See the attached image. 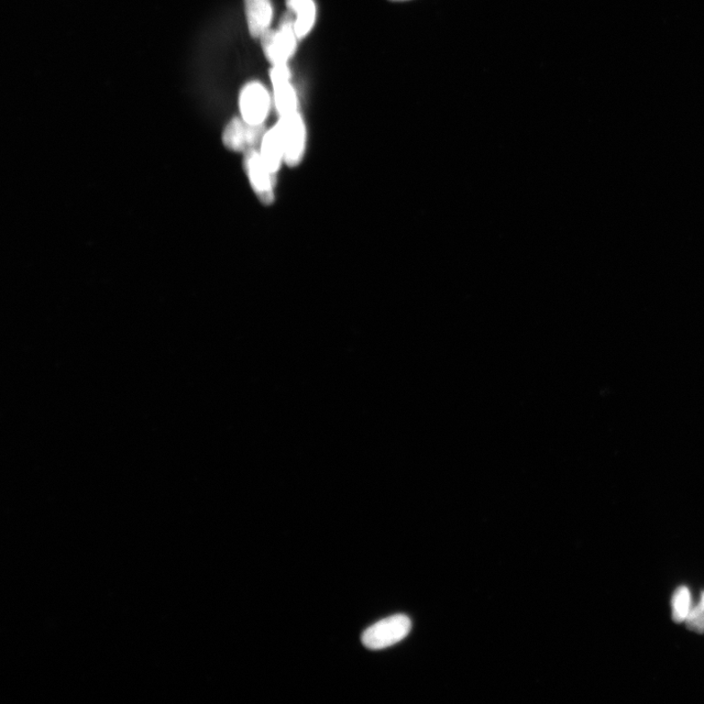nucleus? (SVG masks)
I'll return each instance as SVG.
<instances>
[{"label": "nucleus", "mask_w": 704, "mask_h": 704, "mask_svg": "<svg viewBox=\"0 0 704 704\" xmlns=\"http://www.w3.org/2000/svg\"><path fill=\"white\" fill-rule=\"evenodd\" d=\"M293 11L285 13L278 30H267L261 35V46L272 65L287 63L296 49L298 37L295 31Z\"/></svg>", "instance_id": "nucleus-1"}, {"label": "nucleus", "mask_w": 704, "mask_h": 704, "mask_svg": "<svg viewBox=\"0 0 704 704\" xmlns=\"http://www.w3.org/2000/svg\"><path fill=\"white\" fill-rule=\"evenodd\" d=\"M411 629L409 616L395 614L370 626L363 632L361 641L369 650H383L405 639Z\"/></svg>", "instance_id": "nucleus-2"}, {"label": "nucleus", "mask_w": 704, "mask_h": 704, "mask_svg": "<svg viewBox=\"0 0 704 704\" xmlns=\"http://www.w3.org/2000/svg\"><path fill=\"white\" fill-rule=\"evenodd\" d=\"M278 132L285 154V163L295 167L304 159L306 145V129L299 112L280 117L274 126Z\"/></svg>", "instance_id": "nucleus-3"}, {"label": "nucleus", "mask_w": 704, "mask_h": 704, "mask_svg": "<svg viewBox=\"0 0 704 704\" xmlns=\"http://www.w3.org/2000/svg\"><path fill=\"white\" fill-rule=\"evenodd\" d=\"M244 167L251 189H254L260 202L264 205H271L275 198L277 174L272 173L267 168L256 149L245 152Z\"/></svg>", "instance_id": "nucleus-4"}, {"label": "nucleus", "mask_w": 704, "mask_h": 704, "mask_svg": "<svg viewBox=\"0 0 704 704\" xmlns=\"http://www.w3.org/2000/svg\"><path fill=\"white\" fill-rule=\"evenodd\" d=\"M242 117L250 125H263L270 110V97L261 84L251 82L242 88L239 97Z\"/></svg>", "instance_id": "nucleus-5"}, {"label": "nucleus", "mask_w": 704, "mask_h": 704, "mask_svg": "<svg viewBox=\"0 0 704 704\" xmlns=\"http://www.w3.org/2000/svg\"><path fill=\"white\" fill-rule=\"evenodd\" d=\"M267 130L263 125H250L244 119L234 118L226 126L223 141L226 148L234 152H247L261 145Z\"/></svg>", "instance_id": "nucleus-6"}, {"label": "nucleus", "mask_w": 704, "mask_h": 704, "mask_svg": "<svg viewBox=\"0 0 704 704\" xmlns=\"http://www.w3.org/2000/svg\"><path fill=\"white\" fill-rule=\"evenodd\" d=\"M291 73L287 63L273 65L270 79L274 88V102L280 117L298 112V97L290 84Z\"/></svg>", "instance_id": "nucleus-7"}, {"label": "nucleus", "mask_w": 704, "mask_h": 704, "mask_svg": "<svg viewBox=\"0 0 704 704\" xmlns=\"http://www.w3.org/2000/svg\"><path fill=\"white\" fill-rule=\"evenodd\" d=\"M247 23L252 38H260L268 30L272 20L270 0H244Z\"/></svg>", "instance_id": "nucleus-8"}, {"label": "nucleus", "mask_w": 704, "mask_h": 704, "mask_svg": "<svg viewBox=\"0 0 704 704\" xmlns=\"http://www.w3.org/2000/svg\"><path fill=\"white\" fill-rule=\"evenodd\" d=\"M260 155L267 168L272 173L277 174L282 163L285 162V154L278 132L274 127L264 136Z\"/></svg>", "instance_id": "nucleus-9"}, {"label": "nucleus", "mask_w": 704, "mask_h": 704, "mask_svg": "<svg viewBox=\"0 0 704 704\" xmlns=\"http://www.w3.org/2000/svg\"><path fill=\"white\" fill-rule=\"evenodd\" d=\"M288 8L296 15L295 31L303 39L312 31L315 23L316 7L313 0H287Z\"/></svg>", "instance_id": "nucleus-10"}, {"label": "nucleus", "mask_w": 704, "mask_h": 704, "mask_svg": "<svg viewBox=\"0 0 704 704\" xmlns=\"http://www.w3.org/2000/svg\"><path fill=\"white\" fill-rule=\"evenodd\" d=\"M691 610V596L685 586L679 587L673 598V618L677 623L685 622Z\"/></svg>", "instance_id": "nucleus-11"}, {"label": "nucleus", "mask_w": 704, "mask_h": 704, "mask_svg": "<svg viewBox=\"0 0 704 704\" xmlns=\"http://www.w3.org/2000/svg\"><path fill=\"white\" fill-rule=\"evenodd\" d=\"M685 622L690 630L699 634L704 633V591L701 593L700 603L691 610Z\"/></svg>", "instance_id": "nucleus-12"}, {"label": "nucleus", "mask_w": 704, "mask_h": 704, "mask_svg": "<svg viewBox=\"0 0 704 704\" xmlns=\"http://www.w3.org/2000/svg\"><path fill=\"white\" fill-rule=\"evenodd\" d=\"M392 2H407V0H392Z\"/></svg>", "instance_id": "nucleus-13"}]
</instances>
